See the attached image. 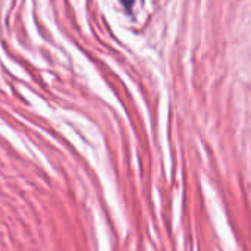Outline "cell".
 Instances as JSON below:
<instances>
[{
	"label": "cell",
	"mask_w": 251,
	"mask_h": 251,
	"mask_svg": "<svg viewBox=\"0 0 251 251\" xmlns=\"http://www.w3.org/2000/svg\"><path fill=\"white\" fill-rule=\"evenodd\" d=\"M121 1H122V4H124V6H125L126 9H131L135 0H121Z\"/></svg>",
	"instance_id": "6da1fadb"
}]
</instances>
